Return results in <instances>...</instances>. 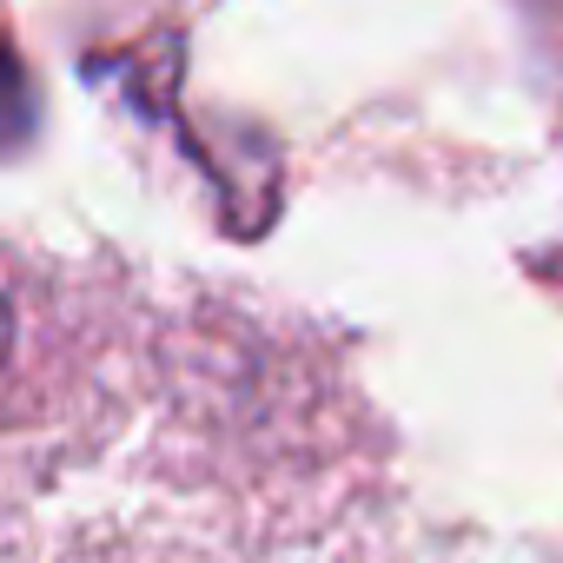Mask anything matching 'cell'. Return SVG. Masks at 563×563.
Instances as JSON below:
<instances>
[{
	"label": "cell",
	"instance_id": "cell-1",
	"mask_svg": "<svg viewBox=\"0 0 563 563\" xmlns=\"http://www.w3.org/2000/svg\"><path fill=\"white\" fill-rule=\"evenodd\" d=\"M60 563H219V556H206L192 543H173V537H146V543H87Z\"/></svg>",
	"mask_w": 563,
	"mask_h": 563
}]
</instances>
